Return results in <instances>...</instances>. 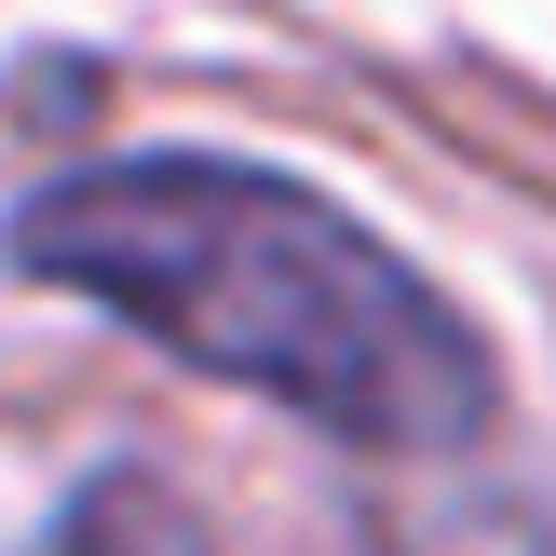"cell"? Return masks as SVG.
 Segmentation results:
<instances>
[{"mask_svg": "<svg viewBox=\"0 0 556 556\" xmlns=\"http://www.w3.org/2000/svg\"><path fill=\"white\" fill-rule=\"evenodd\" d=\"M54 556H217V543H204V516H190V489H163L150 462H109V476L68 489Z\"/></svg>", "mask_w": 556, "mask_h": 556, "instance_id": "cell-2", "label": "cell"}, {"mask_svg": "<svg viewBox=\"0 0 556 556\" xmlns=\"http://www.w3.org/2000/svg\"><path fill=\"white\" fill-rule=\"evenodd\" d=\"M14 271L150 326L204 380L299 407L340 448L421 462V476H462L503 434L489 340L380 231H353L326 190L258 177V163L163 150V163L54 177L14 204Z\"/></svg>", "mask_w": 556, "mask_h": 556, "instance_id": "cell-1", "label": "cell"}]
</instances>
